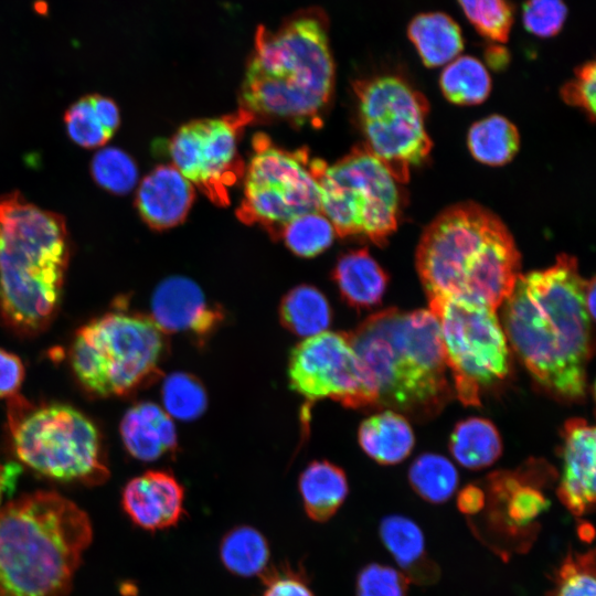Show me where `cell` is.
<instances>
[{
	"mask_svg": "<svg viewBox=\"0 0 596 596\" xmlns=\"http://www.w3.org/2000/svg\"><path fill=\"white\" fill-rule=\"evenodd\" d=\"M587 283L577 260L562 254L546 269L520 274L502 304L508 343L540 385L565 400L586 393L593 352Z\"/></svg>",
	"mask_w": 596,
	"mask_h": 596,
	"instance_id": "1",
	"label": "cell"
},
{
	"mask_svg": "<svg viewBox=\"0 0 596 596\" xmlns=\"http://www.w3.org/2000/svg\"><path fill=\"white\" fill-rule=\"evenodd\" d=\"M334 85L329 20L321 8L301 9L276 30L259 25L241 87V108L296 125L321 118Z\"/></svg>",
	"mask_w": 596,
	"mask_h": 596,
	"instance_id": "2",
	"label": "cell"
},
{
	"mask_svg": "<svg viewBox=\"0 0 596 596\" xmlns=\"http://www.w3.org/2000/svg\"><path fill=\"white\" fill-rule=\"evenodd\" d=\"M371 407L429 417L450 397L439 324L430 310L389 308L348 332Z\"/></svg>",
	"mask_w": 596,
	"mask_h": 596,
	"instance_id": "3",
	"label": "cell"
},
{
	"mask_svg": "<svg viewBox=\"0 0 596 596\" xmlns=\"http://www.w3.org/2000/svg\"><path fill=\"white\" fill-rule=\"evenodd\" d=\"M520 266V253L505 225L471 202L441 212L424 231L416 251L427 298H454L493 310L512 292Z\"/></svg>",
	"mask_w": 596,
	"mask_h": 596,
	"instance_id": "4",
	"label": "cell"
},
{
	"mask_svg": "<svg viewBox=\"0 0 596 596\" xmlns=\"http://www.w3.org/2000/svg\"><path fill=\"white\" fill-rule=\"evenodd\" d=\"M63 215L19 191L0 195V315L23 336L44 331L55 317L70 263Z\"/></svg>",
	"mask_w": 596,
	"mask_h": 596,
	"instance_id": "5",
	"label": "cell"
},
{
	"mask_svg": "<svg viewBox=\"0 0 596 596\" xmlns=\"http://www.w3.org/2000/svg\"><path fill=\"white\" fill-rule=\"evenodd\" d=\"M92 541L87 514L52 491L0 508V596H65Z\"/></svg>",
	"mask_w": 596,
	"mask_h": 596,
	"instance_id": "6",
	"label": "cell"
},
{
	"mask_svg": "<svg viewBox=\"0 0 596 596\" xmlns=\"http://www.w3.org/2000/svg\"><path fill=\"white\" fill-rule=\"evenodd\" d=\"M7 418L15 455L33 471L88 486L108 478L99 432L75 407L34 404L15 394L8 398Z\"/></svg>",
	"mask_w": 596,
	"mask_h": 596,
	"instance_id": "7",
	"label": "cell"
},
{
	"mask_svg": "<svg viewBox=\"0 0 596 596\" xmlns=\"http://www.w3.org/2000/svg\"><path fill=\"white\" fill-rule=\"evenodd\" d=\"M166 350V334L150 316L118 308L77 330L70 362L89 392L125 395L159 376Z\"/></svg>",
	"mask_w": 596,
	"mask_h": 596,
	"instance_id": "8",
	"label": "cell"
},
{
	"mask_svg": "<svg viewBox=\"0 0 596 596\" xmlns=\"http://www.w3.org/2000/svg\"><path fill=\"white\" fill-rule=\"evenodd\" d=\"M321 212L341 237L363 235L383 246L398 222V182L366 146L353 148L331 166L311 159Z\"/></svg>",
	"mask_w": 596,
	"mask_h": 596,
	"instance_id": "9",
	"label": "cell"
},
{
	"mask_svg": "<svg viewBox=\"0 0 596 596\" xmlns=\"http://www.w3.org/2000/svg\"><path fill=\"white\" fill-rule=\"evenodd\" d=\"M353 89L366 148L398 183L406 182L409 168L425 161L433 146L425 129L428 100L393 75L358 79Z\"/></svg>",
	"mask_w": 596,
	"mask_h": 596,
	"instance_id": "10",
	"label": "cell"
},
{
	"mask_svg": "<svg viewBox=\"0 0 596 596\" xmlns=\"http://www.w3.org/2000/svg\"><path fill=\"white\" fill-rule=\"evenodd\" d=\"M428 302L439 324L456 395L464 405L478 406L481 390L510 371L509 344L497 310L446 297Z\"/></svg>",
	"mask_w": 596,
	"mask_h": 596,
	"instance_id": "11",
	"label": "cell"
},
{
	"mask_svg": "<svg viewBox=\"0 0 596 596\" xmlns=\"http://www.w3.org/2000/svg\"><path fill=\"white\" fill-rule=\"evenodd\" d=\"M245 166L237 217L279 235L285 224L302 214L321 211L320 188L306 149L288 151L258 132Z\"/></svg>",
	"mask_w": 596,
	"mask_h": 596,
	"instance_id": "12",
	"label": "cell"
},
{
	"mask_svg": "<svg viewBox=\"0 0 596 596\" xmlns=\"http://www.w3.org/2000/svg\"><path fill=\"white\" fill-rule=\"evenodd\" d=\"M254 119L240 108L222 117L191 120L169 142L172 164L219 206L230 204V190L243 178L245 164L237 142Z\"/></svg>",
	"mask_w": 596,
	"mask_h": 596,
	"instance_id": "13",
	"label": "cell"
},
{
	"mask_svg": "<svg viewBox=\"0 0 596 596\" xmlns=\"http://www.w3.org/2000/svg\"><path fill=\"white\" fill-rule=\"evenodd\" d=\"M290 387L308 401L332 398L345 407H371L348 332L305 338L288 359Z\"/></svg>",
	"mask_w": 596,
	"mask_h": 596,
	"instance_id": "14",
	"label": "cell"
},
{
	"mask_svg": "<svg viewBox=\"0 0 596 596\" xmlns=\"http://www.w3.org/2000/svg\"><path fill=\"white\" fill-rule=\"evenodd\" d=\"M150 307V318L164 334L190 332L204 340L223 320L222 311L207 304L200 286L183 276L163 279L152 294Z\"/></svg>",
	"mask_w": 596,
	"mask_h": 596,
	"instance_id": "15",
	"label": "cell"
},
{
	"mask_svg": "<svg viewBox=\"0 0 596 596\" xmlns=\"http://www.w3.org/2000/svg\"><path fill=\"white\" fill-rule=\"evenodd\" d=\"M595 428L583 418L568 419L563 427L561 502L576 517L594 508Z\"/></svg>",
	"mask_w": 596,
	"mask_h": 596,
	"instance_id": "16",
	"label": "cell"
},
{
	"mask_svg": "<svg viewBox=\"0 0 596 596\" xmlns=\"http://www.w3.org/2000/svg\"><path fill=\"white\" fill-rule=\"evenodd\" d=\"M121 503L138 526L164 530L178 524L183 515L184 489L172 473L148 470L127 482Z\"/></svg>",
	"mask_w": 596,
	"mask_h": 596,
	"instance_id": "17",
	"label": "cell"
},
{
	"mask_svg": "<svg viewBox=\"0 0 596 596\" xmlns=\"http://www.w3.org/2000/svg\"><path fill=\"white\" fill-rule=\"evenodd\" d=\"M193 201L192 183L173 164H161L142 179L135 203L149 227L163 231L182 223Z\"/></svg>",
	"mask_w": 596,
	"mask_h": 596,
	"instance_id": "18",
	"label": "cell"
},
{
	"mask_svg": "<svg viewBox=\"0 0 596 596\" xmlns=\"http://www.w3.org/2000/svg\"><path fill=\"white\" fill-rule=\"evenodd\" d=\"M120 436L127 451L138 460L152 461L177 448L172 418L159 405L140 402L124 415Z\"/></svg>",
	"mask_w": 596,
	"mask_h": 596,
	"instance_id": "19",
	"label": "cell"
},
{
	"mask_svg": "<svg viewBox=\"0 0 596 596\" xmlns=\"http://www.w3.org/2000/svg\"><path fill=\"white\" fill-rule=\"evenodd\" d=\"M332 278L343 300L356 309L379 305L389 281V276L366 248L341 255Z\"/></svg>",
	"mask_w": 596,
	"mask_h": 596,
	"instance_id": "20",
	"label": "cell"
},
{
	"mask_svg": "<svg viewBox=\"0 0 596 596\" xmlns=\"http://www.w3.org/2000/svg\"><path fill=\"white\" fill-rule=\"evenodd\" d=\"M358 440L364 453L376 462L395 465L411 454L415 437L405 416L385 409L360 424Z\"/></svg>",
	"mask_w": 596,
	"mask_h": 596,
	"instance_id": "21",
	"label": "cell"
},
{
	"mask_svg": "<svg viewBox=\"0 0 596 596\" xmlns=\"http://www.w3.org/2000/svg\"><path fill=\"white\" fill-rule=\"evenodd\" d=\"M68 137L93 149L106 145L120 126V111L109 97L88 94L74 102L64 114Z\"/></svg>",
	"mask_w": 596,
	"mask_h": 596,
	"instance_id": "22",
	"label": "cell"
},
{
	"mask_svg": "<svg viewBox=\"0 0 596 596\" xmlns=\"http://www.w3.org/2000/svg\"><path fill=\"white\" fill-rule=\"evenodd\" d=\"M380 535L408 579L429 583L437 577L436 566L426 556L423 532L414 521L402 515L386 517L381 522Z\"/></svg>",
	"mask_w": 596,
	"mask_h": 596,
	"instance_id": "23",
	"label": "cell"
},
{
	"mask_svg": "<svg viewBox=\"0 0 596 596\" xmlns=\"http://www.w3.org/2000/svg\"><path fill=\"white\" fill-rule=\"evenodd\" d=\"M298 487L304 509L316 522L333 517L349 492L344 471L326 460L310 462L301 472Z\"/></svg>",
	"mask_w": 596,
	"mask_h": 596,
	"instance_id": "24",
	"label": "cell"
},
{
	"mask_svg": "<svg viewBox=\"0 0 596 596\" xmlns=\"http://www.w3.org/2000/svg\"><path fill=\"white\" fill-rule=\"evenodd\" d=\"M407 34L427 67L448 64L464 49L460 28L441 12L416 15L408 25Z\"/></svg>",
	"mask_w": 596,
	"mask_h": 596,
	"instance_id": "25",
	"label": "cell"
},
{
	"mask_svg": "<svg viewBox=\"0 0 596 596\" xmlns=\"http://www.w3.org/2000/svg\"><path fill=\"white\" fill-rule=\"evenodd\" d=\"M279 319L290 332L308 338L328 329L332 311L328 299L318 288L299 285L281 299Z\"/></svg>",
	"mask_w": 596,
	"mask_h": 596,
	"instance_id": "26",
	"label": "cell"
},
{
	"mask_svg": "<svg viewBox=\"0 0 596 596\" xmlns=\"http://www.w3.org/2000/svg\"><path fill=\"white\" fill-rule=\"evenodd\" d=\"M449 449L466 468L480 469L501 455L502 441L496 426L486 418L470 417L459 422L450 436Z\"/></svg>",
	"mask_w": 596,
	"mask_h": 596,
	"instance_id": "27",
	"label": "cell"
},
{
	"mask_svg": "<svg viewBox=\"0 0 596 596\" xmlns=\"http://www.w3.org/2000/svg\"><path fill=\"white\" fill-rule=\"evenodd\" d=\"M269 546L255 528L240 525L231 529L220 544V557L227 571L251 577L263 574L269 561Z\"/></svg>",
	"mask_w": 596,
	"mask_h": 596,
	"instance_id": "28",
	"label": "cell"
},
{
	"mask_svg": "<svg viewBox=\"0 0 596 596\" xmlns=\"http://www.w3.org/2000/svg\"><path fill=\"white\" fill-rule=\"evenodd\" d=\"M520 136L507 118L492 115L475 123L468 132V147L481 163L501 166L518 152Z\"/></svg>",
	"mask_w": 596,
	"mask_h": 596,
	"instance_id": "29",
	"label": "cell"
},
{
	"mask_svg": "<svg viewBox=\"0 0 596 596\" xmlns=\"http://www.w3.org/2000/svg\"><path fill=\"white\" fill-rule=\"evenodd\" d=\"M445 97L459 105L482 103L491 89V78L485 65L472 56H457L446 64L439 78Z\"/></svg>",
	"mask_w": 596,
	"mask_h": 596,
	"instance_id": "30",
	"label": "cell"
},
{
	"mask_svg": "<svg viewBox=\"0 0 596 596\" xmlns=\"http://www.w3.org/2000/svg\"><path fill=\"white\" fill-rule=\"evenodd\" d=\"M408 479L414 491L433 503L447 501L458 486L455 466L438 454H424L417 457L409 467Z\"/></svg>",
	"mask_w": 596,
	"mask_h": 596,
	"instance_id": "31",
	"label": "cell"
},
{
	"mask_svg": "<svg viewBox=\"0 0 596 596\" xmlns=\"http://www.w3.org/2000/svg\"><path fill=\"white\" fill-rule=\"evenodd\" d=\"M334 235L331 222L319 211L291 220L283 226L278 236L294 254L311 258L324 252L332 244Z\"/></svg>",
	"mask_w": 596,
	"mask_h": 596,
	"instance_id": "32",
	"label": "cell"
},
{
	"mask_svg": "<svg viewBox=\"0 0 596 596\" xmlns=\"http://www.w3.org/2000/svg\"><path fill=\"white\" fill-rule=\"evenodd\" d=\"M161 396L167 414L180 421L196 419L207 406V396L202 383L184 372H175L164 379Z\"/></svg>",
	"mask_w": 596,
	"mask_h": 596,
	"instance_id": "33",
	"label": "cell"
},
{
	"mask_svg": "<svg viewBox=\"0 0 596 596\" xmlns=\"http://www.w3.org/2000/svg\"><path fill=\"white\" fill-rule=\"evenodd\" d=\"M91 173L102 189L117 195L130 192L138 180L136 162L116 147H105L96 152L91 162Z\"/></svg>",
	"mask_w": 596,
	"mask_h": 596,
	"instance_id": "34",
	"label": "cell"
},
{
	"mask_svg": "<svg viewBox=\"0 0 596 596\" xmlns=\"http://www.w3.org/2000/svg\"><path fill=\"white\" fill-rule=\"evenodd\" d=\"M465 15L473 28L485 38L507 42L513 12L508 0H458Z\"/></svg>",
	"mask_w": 596,
	"mask_h": 596,
	"instance_id": "35",
	"label": "cell"
},
{
	"mask_svg": "<svg viewBox=\"0 0 596 596\" xmlns=\"http://www.w3.org/2000/svg\"><path fill=\"white\" fill-rule=\"evenodd\" d=\"M493 483L498 494L508 499L507 518L514 528L529 525L549 507V501L540 490L515 478L504 477Z\"/></svg>",
	"mask_w": 596,
	"mask_h": 596,
	"instance_id": "36",
	"label": "cell"
},
{
	"mask_svg": "<svg viewBox=\"0 0 596 596\" xmlns=\"http://www.w3.org/2000/svg\"><path fill=\"white\" fill-rule=\"evenodd\" d=\"M554 596H596L595 552H571L563 561Z\"/></svg>",
	"mask_w": 596,
	"mask_h": 596,
	"instance_id": "37",
	"label": "cell"
},
{
	"mask_svg": "<svg viewBox=\"0 0 596 596\" xmlns=\"http://www.w3.org/2000/svg\"><path fill=\"white\" fill-rule=\"evenodd\" d=\"M409 579L402 571L372 563L356 578V596H406Z\"/></svg>",
	"mask_w": 596,
	"mask_h": 596,
	"instance_id": "38",
	"label": "cell"
},
{
	"mask_svg": "<svg viewBox=\"0 0 596 596\" xmlns=\"http://www.w3.org/2000/svg\"><path fill=\"white\" fill-rule=\"evenodd\" d=\"M566 15L563 0H528L523 6L522 22L532 34L550 38L561 31Z\"/></svg>",
	"mask_w": 596,
	"mask_h": 596,
	"instance_id": "39",
	"label": "cell"
},
{
	"mask_svg": "<svg viewBox=\"0 0 596 596\" xmlns=\"http://www.w3.org/2000/svg\"><path fill=\"white\" fill-rule=\"evenodd\" d=\"M596 66L593 61L581 65L575 77L561 89L565 103L586 111L590 120L595 118Z\"/></svg>",
	"mask_w": 596,
	"mask_h": 596,
	"instance_id": "40",
	"label": "cell"
},
{
	"mask_svg": "<svg viewBox=\"0 0 596 596\" xmlns=\"http://www.w3.org/2000/svg\"><path fill=\"white\" fill-rule=\"evenodd\" d=\"M262 575L263 596H315L305 576L287 566L266 568Z\"/></svg>",
	"mask_w": 596,
	"mask_h": 596,
	"instance_id": "41",
	"label": "cell"
},
{
	"mask_svg": "<svg viewBox=\"0 0 596 596\" xmlns=\"http://www.w3.org/2000/svg\"><path fill=\"white\" fill-rule=\"evenodd\" d=\"M24 377V366L20 358L0 349V398L18 394Z\"/></svg>",
	"mask_w": 596,
	"mask_h": 596,
	"instance_id": "42",
	"label": "cell"
},
{
	"mask_svg": "<svg viewBox=\"0 0 596 596\" xmlns=\"http://www.w3.org/2000/svg\"><path fill=\"white\" fill-rule=\"evenodd\" d=\"M485 496L481 489L476 486H467L458 496V508L468 514L476 513L482 509Z\"/></svg>",
	"mask_w": 596,
	"mask_h": 596,
	"instance_id": "43",
	"label": "cell"
},
{
	"mask_svg": "<svg viewBox=\"0 0 596 596\" xmlns=\"http://www.w3.org/2000/svg\"><path fill=\"white\" fill-rule=\"evenodd\" d=\"M487 60L492 67L503 66L508 62V52L499 45H493L487 51Z\"/></svg>",
	"mask_w": 596,
	"mask_h": 596,
	"instance_id": "44",
	"label": "cell"
},
{
	"mask_svg": "<svg viewBox=\"0 0 596 596\" xmlns=\"http://www.w3.org/2000/svg\"><path fill=\"white\" fill-rule=\"evenodd\" d=\"M595 288H596L595 277H592L587 283V287L585 291V306L593 320L595 318V304H596L595 302V297H596Z\"/></svg>",
	"mask_w": 596,
	"mask_h": 596,
	"instance_id": "45",
	"label": "cell"
},
{
	"mask_svg": "<svg viewBox=\"0 0 596 596\" xmlns=\"http://www.w3.org/2000/svg\"><path fill=\"white\" fill-rule=\"evenodd\" d=\"M4 486H6V470L0 465V508H1L2 493L4 491Z\"/></svg>",
	"mask_w": 596,
	"mask_h": 596,
	"instance_id": "46",
	"label": "cell"
}]
</instances>
